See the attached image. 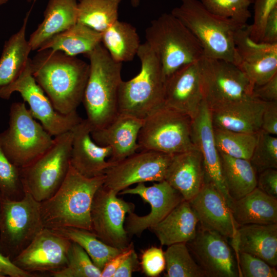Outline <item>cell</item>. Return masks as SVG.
<instances>
[{"label": "cell", "mask_w": 277, "mask_h": 277, "mask_svg": "<svg viewBox=\"0 0 277 277\" xmlns=\"http://www.w3.org/2000/svg\"><path fill=\"white\" fill-rule=\"evenodd\" d=\"M33 77L54 109L62 114L76 111L83 101L89 64L60 51H37L31 59Z\"/></svg>", "instance_id": "obj_1"}, {"label": "cell", "mask_w": 277, "mask_h": 277, "mask_svg": "<svg viewBox=\"0 0 277 277\" xmlns=\"http://www.w3.org/2000/svg\"><path fill=\"white\" fill-rule=\"evenodd\" d=\"M105 174L86 177L70 165L56 192L40 202L45 228L75 227L92 231L91 207L94 195L105 181Z\"/></svg>", "instance_id": "obj_2"}, {"label": "cell", "mask_w": 277, "mask_h": 277, "mask_svg": "<svg viewBox=\"0 0 277 277\" xmlns=\"http://www.w3.org/2000/svg\"><path fill=\"white\" fill-rule=\"evenodd\" d=\"M86 56L90 69L82 103L92 131L105 127L118 114L122 63L114 61L102 43Z\"/></svg>", "instance_id": "obj_3"}, {"label": "cell", "mask_w": 277, "mask_h": 277, "mask_svg": "<svg viewBox=\"0 0 277 277\" xmlns=\"http://www.w3.org/2000/svg\"><path fill=\"white\" fill-rule=\"evenodd\" d=\"M181 5L171 13L193 34L200 44L204 56L239 63L234 37L245 26L208 11L199 0H180Z\"/></svg>", "instance_id": "obj_4"}, {"label": "cell", "mask_w": 277, "mask_h": 277, "mask_svg": "<svg viewBox=\"0 0 277 277\" xmlns=\"http://www.w3.org/2000/svg\"><path fill=\"white\" fill-rule=\"evenodd\" d=\"M145 37L160 62L165 80L183 66L204 56L195 37L171 13L153 20L145 31Z\"/></svg>", "instance_id": "obj_5"}, {"label": "cell", "mask_w": 277, "mask_h": 277, "mask_svg": "<svg viewBox=\"0 0 277 277\" xmlns=\"http://www.w3.org/2000/svg\"><path fill=\"white\" fill-rule=\"evenodd\" d=\"M141 62L139 73L122 81L118 92V113L144 120L164 105L165 80L155 53L145 42L137 55Z\"/></svg>", "instance_id": "obj_6"}, {"label": "cell", "mask_w": 277, "mask_h": 277, "mask_svg": "<svg viewBox=\"0 0 277 277\" xmlns=\"http://www.w3.org/2000/svg\"><path fill=\"white\" fill-rule=\"evenodd\" d=\"M38 123L25 102L13 103L8 128L0 133V145L14 165L24 167L47 151L54 138Z\"/></svg>", "instance_id": "obj_7"}, {"label": "cell", "mask_w": 277, "mask_h": 277, "mask_svg": "<svg viewBox=\"0 0 277 277\" xmlns=\"http://www.w3.org/2000/svg\"><path fill=\"white\" fill-rule=\"evenodd\" d=\"M40 202L25 190L19 200L2 197L0 208V251L11 261L44 228Z\"/></svg>", "instance_id": "obj_8"}, {"label": "cell", "mask_w": 277, "mask_h": 277, "mask_svg": "<svg viewBox=\"0 0 277 277\" xmlns=\"http://www.w3.org/2000/svg\"><path fill=\"white\" fill-rule=\"evenodd\" d=\"M72 141L71 130L55 136L47 151L20 168L24 189L38 202L51 197L65 180L70 165Z\"/></svg>", "instance_id": "obj_9"}, {"label": "cell", "mask_w": 277, "mask_h": 277, "mask_svg": "<svg viewBox=\"0 0 277 277\" xmlns=\"http://www.w3.org/2000/svg\"><path fill=\"white\" fill-rule=\"evenodd\" d=\"M191 121L187 115L163 105L144 119L137 138L140 149L174 155L195 148Z\"/></svg>", "instance_id": "obj_10"}, {"label": "cell", "mask_w": 277, "mask_h": 277, "mask_svg": "<svg viewBox=\"0 0 277 277\" xmlns=\"http://www.w3.org/2000/svg\"><path fill=\"white\" fill-rule=\"evenodd\" d=\"M199 65L203 101L210 109L252 97L253 87L234 64L203 56Z\"/></svg>", "instance_id": "obj_11"}, {"label": "cell", "mask_w": 277, "mask_h": 277, "mask_svg": "<svg viewBox=\"0 0 277 277\" xmlns=\"http://www.w3.org/2000/svg\"><path fill=\"white\" fill-rule=\"evenodd\" d=\"M15 92L21 94L24 101L29 105V110L33 117L38 120L52 136L71 130L82 120L76 111L65 115L54 109L49 98L33 76L30 58L16 79L0 87V98L8 100Z\"/></svg>", "instance_id": "obj_12"}, {"label": "cell", "mask_w": 277, "mask_h": 277, "mask_svg": "<svg viewBox=\"0 0 277 277\" xmlns=\"http://www.w3.org/2000/svg\"><path fill=\"white\" fill-rule=\"evenodd\" d=\"M173 155L150 150L136 152L106 170L103 186L118 194L134 184L164 181Z\"/></svg>", "instance_id": "obj_13"}, {"label": "cell", "mask_w": 277, "mask_h": 277, "mask_svg": "<svg viewBox=\"0 0 277 277\" xmlns=\"http://www.w3.org/2000/svg\"><path fill=\"white\" fill-rule=\"evenodd\" d=\"M117 195L103 185L96 191L91 207V231L104 243L123 250L130 243L125 228L126 215L133 212L135 206Z\"/></svg>", "instance_id": "obj_14"}, {"label": "cell", "mask_w": 277, "mask_h": 277, "mask_svg": "<svg viewBox=\"0 0 277 277\" xmlns=\"http://www.w3.org/2000/svg\"><path fill=\"white\" fill-rule=\"evenodd\" d=\"M118 194L138 195L151 206L150 212L146 215L140 216L133 212L128 213L125 228L129 236H140L145 230L162 221L185 200L181 194L165 180L151 186H146L144 183H138L135 187L127 188Z\"/></svg>", "instance_id": "obj_15"}, {"label": "cell", "mask_w": 277, "mask_h": 277, "mask_svg": "<svg viewBox=\"0 0 277 277\" xmlns=\"http://www.w3.org/2000/svg\"><path fill=\"white\" fill-rule=\"evenodd\" d=\"M226 238L200 227L195 238L186 243L205 276H239L234 253Z\"/></svg>", "instance_id": "obj_16"}, {"label": "cell", "mask_w": 277, "mask_h": 277, "mask_svg": "<svg viewBox=\"0 0 277 277\" xmlns=\"http://www.w3.org/2000/svg\"><path fill=\"white\" fill-rule=\"evenodd\" d=\"M71 244L66 238L44 228L12 261L31 273L56 271L66 265Z\"/></svg>", "instance_id": "obj_17"}, {"label": "cell", "mask_w": 277, "mask_h": 277, "mask_svg": "<svg viewBox=\"0 0 277 277\" xmlns=\"http://www.w3.org/2000/svg\"><path fill=\"white\" fill-rule=\"evenodd\" d=\"M247 25L237 30L234 43L239 57L237 66L254 87L264 84L277 74V43L253 41Z\"/></svg>", "instance_id": "obj_18"}, {"label": "cell", "mask_w": 277, "mask_h": 277, "mask_svg": "<svg viewBox=\"0 0 277 277\" xmlns=\"http://www.w3.org/2000/svg\"><path fill=\"white\" fill-rule=\"evenodd\" d=\"M191 137L202 156L205 182L211 183L216 188L230 208L233 200L224 182L220 153L214 141L210 110L204 101L196 115L192 120Z\"/></svg>", "instance_id": "obj_19"}, {"label": "cell", "mask_w": 277, "mask_h": 277, "mask_svg": "<svg viewBox=\"0 0 277 277\" xmlns=\"http://www.w3.org/2000/svg\"><path fill=\"white\" fill-rule=\"evenodd\" d=\"M203 101L199 61L185 65L165 80L164 104L191 120Z\"/></svg>", "instance_id": "obj_20"}, {"label": "cell", "mask_w": 277, "mask_h": 277, "mask_svg": "<svg viewBox=\"0 0 277 277\" xmlns=\"http://www.w3.org/2000/svg\"><path fill=\"white\" fill-rule=\"evenodd\" d=\"M188 202L200 228L216 231L227 238H235L239 226L225 200L211 183L205 182L198 193Z\"/></svg>", "instance_id": "obj_21"}, {"label": "cell", "mask_w": 277, "mask_h": 277, "mask_svg": "<svg viewBox=\"0 0 277 277\" xmlns=\"http://www.w3.org/2000/svg\"><path fill=\"white\" fill-rule=\"evenodd\" d=\"M71 131V166L87 177L105 174L106 170L114 163L106 161L111 155V148L94 142L91 135V128L86 118L82 119Z\"/></svg>", "instance_id": "obj_22"}, {"label": "cell", "mask_w": 277, "mask_h": 277, "mask_svg": "<svg viewBox=\"0 0 277 277\" xmlns=\"http://www.w3.org/2000/svg\"><path fill=\"white\" fill-rule=\"evenodd\" d=\"M144 120L118 113L105 127L91 132L92 138L97 144L109 146L110 159L117 162L135 153L140 149L137 138Z\"/></svg>", "instance_id": "obj_23"}, {"label": "cell", "mask_w": 277, "mask_h": 277, "mask_svg": "<svg viewBox=\"0 0 277 277\" xmlns=\"http://www.w3.org/2000/svg\"><path fill=\"white\" fill-rule=\"evenodd\" d=\"M266 102L250 97L210 109L213 127L253 133L261 129Z\"/></svg>", "instance_id": "obj_24"}, {"label": "cell", "mask_w": 277, "mask_h": 277, "mask_svg": "<svg viewBox=\"0 0 277 277\" xmlns=\"http://www.w3.org/2000/svg\"><path fill=\"white\" fill-rule=\"evenodd\" d=\"M165 180L190 201L205 183V171L201 152L194 148L173 155Z\"/></svg>", "instance_id": "obj_25"}, {"label": "cell", "mask_w": 277, "mask_h": 277, "mask_svg": "<svg viewBox=\"0 0 277 277\" xmlns=\"http://www.w3.org/2000/svg\"><path fill=\"white\" fill-rule=\"evenodd\" d=\"M235 252H244L262 259L270 265L277 266V223L247 224L239 227L232 239Z\"/></svg>", "instance_id": "obj_26"}, {"label": "cell", "mask_w": 277, "mask_h": 277, "mask_svg": "<svg viewBox=\"0 0 277 277\" xmlns=\"http://www.w3.org/2000/svg\"><path fill=\"white\" fill-rule=\"evenodd\" d=\"M197 217L189 202L184 200L165 217L149 229L155 234L162 245L169 246L187 243L197 233Z\"/></svg>", "instance_id": "obj_27"}, {"label": "cell", "mask_w": 277, "mask_h": 277, "mask_svg": "<svg viewBox=\"0 0 277 277\" xmlns=\"http://www.w3.org/2000/svg\"><path fill=\"white\" fill-rule=\"evenodd\" d=\"M77 10L76 0H49L43 21L29 38L32 51L37 50L49 38L76 24Z\"/></svg>", "instance_id": "obj_28"}, {"label": "cell", "mask_w": 277, "mask_h": 277, "mask_svg": "<svg viewBox=\"0 0 277 277\" xmlns=\"http://www.w3.org/2000/svg\"><path fill=\"white\" fill-rule=\"evenodd\" d=\"M230 209L239 226L277 223V198L257 187L243 197L233 200Z\"/></svg>", "instance_id": "obj_29"}, {"label": "cell", "mask_w": 277, "mask_h": 277, "mask_svg": "<svg viewBox=\"0 0 277 277\" xmlns=\"http://www.w3.org/2000/svg\"><path fill=\"white\" fill-rule=\"evenodd\" d=\"M101 43V33L77 22L68 29L49 38L37 51L51 49L71 56L80 54L86 55Z\"/></svg>", "instance_id": "obj_30"}, {"label": "cell", "mask_w": 277, "mask_h": 277, "mask_svg": "<svg viewBox=\"0 0 277 277\" xmlns=\"http://www.w3.org/2000/svg\"><path fill=\"white\" fill-rule=\"evenodd\" d=\"M29 13L26 14L20 29L5 43L0 57V87L16 79L29 59L32 49L26 38Z\"/></svg>", "instance_id": "obj_31"}, {"label": "cell", "mask_w": 277, "mask_h": 277, "mask_svg": "<svg viewBox=\"0 0 277 277\" xmlns=\"http://www.w3.org/2000/svg\"><path fill=\"white\" fill-rule=\"evenodd\" d=\"M219 153L224 182L233 201L243 197L256 187L257 173L249 160Z\"/></svg>", "instance_id": "obj_32"}, {"label": "cell", "mask_w": 277, "mask_h": 277, "mask_svg": "<svg viewBox=\"0 0 277 277\" xmlns=\"http://www.w3.org/2000/svg\"><path fill=\"white\" fill-rule=\"evenodd\" d=\"M102 44L116 62L132 61L141 45L136 28L118 19L102 33Z\"/></svg>", "instance_id": "obj_33"}, {"label": "cell", "mask_w": 277, "mask_h": 277, "mask_svg": "<svg viewBox=\"0 0 277 277\" xmlns=\"http://www.w3.org/2000/svg\"><path fill=\"white\" fill-rule=\"evenodd\" d=\"M51 230L81 246L101 271L110 260L122 250L104 243L92 231L86 229L62 227Z\"/></svg>", "instance_id": "obj_34"}, {"label": "cell", "mask_w": 277, "mask_h": 277, "mask_svg": "<svg viewBox=\"0 0 277 277\" xmlns=\"http://www.w3.org/2000/svg\"><path fill=\"white\" fill-rule=\"evenodd\" d=\"M122 0H78L77 22L103 33L118 20Z\"/></svg>", "instance_id": "obj_35"}, {"label": "cell", "mask_w": 277, "mask_h": 277, "mask_svg": "<svg viewBox=\"0 0 277 277\" xmlns=\"http://www.w3.org/2000/svg\"><path fill=\"white\" fill-rule=\"evenodd\" d=\"M213 128L214 141L219 152L235 158L250 159L257 142L258 133H247Z\"/></svg>", "instance_id": "obj_36"}, {"label": "cell", "mask_w": 277, "mask_h": 277, "mask_svg": "<svg viewBox=\"0 0 277 277\" xmlns=\"http://www.w3.org/2000/svg\"><path fill=\"white\" fill-rule=\"evenodd\" d=\"M164 253L166 270L165 276H205L203 271L191 254L186 243L169 245Z\"/></svg>", "instance_id": "obj_37"}, {"label": "cell", "mask_w": 277, "mask_h": 277, "mask_svg": "<svg viewBox=\"0 0 277 277\" xmlns=\"http://www.w3.org/2000/svg\"><path fill=\"white\" fill-rule=\"evenodd\" d=\"M50 274L54 277H101V270L81 246L71 242L66 265Z\"/></svg>", "instance_id": "obj_38"}, {"label": "cell", "mask_w": 277, "mask_h": 277, "mask_svg": "<svg viewBox=\"0 0 277 277\" xmlns=\"http://www.w3.org/2000/svg\"><path fill=\"white\" fill-rule=\"evenodd\" d=\"M0 192L2 197L19 200L25 195L20 168L12 163L0 145Z\"/></svg>", "instance_id": "obj_39"}, {"label": "cell", "mask_w": 277, "mask_h": 277, "mask_svg": "<svg viewBox=\"0 0 277 277\" xmlns=\"http://www.w3.org/2000/svg\"><path fill=\"white\" fill-rule=\"evenodd\" d=\"M203 6L217 16L245 26L251 17L249 7L253 0H200Z\"/></svg>", "instance_id": "obj_40"}, {"label": "cell", "mask_w": 277, "mask_h": 277, "mask_svg": "<svg viewBox=\"0 0 277 277\" xmlns=\"http://www.w3.org/2000/svg\"><path fill=\"white\" fill-rule=\"evenodd\" d=\"M249 161L257 174L267 169H277L276 136L261 129Z\"/></svg>", "instance_id": "obj_41"}, {"label": "cell", "mask_w": 277, "mask_h": 277, "mask_svg": "<svg viewBox=\"0 0 277 277\" xmlns=\"http://www.w3.org/2000/svg\"><path fill=\"white\" fill-rule=\"evenodd\" d=\"M239 276L243 277H276L275 267L272 266L262 259L250 254L239 251Z\"/></svg>", "instance_id": "obj_42"}, {"label": "cell", "mask_w": 277, "mask_h": 277, "mask_svg": "<svg viewBox=\"0 0 277 277\" xmlns=\"http://www.w3.org/2000/svg\"><path fill=\"white\" fill-rule=\"evenodd\" d=\"M277 7V0H255L254 6L253 21L247 25L250 38L260 42L267 20L274 9Z\"/></svg>", "instance_id": "obj_43"}, {"label": "cell", "mask_w": 277, "mask_h": 277, "mask_svg": "<svg viewBox=\"0 0 277 277\" xmlns=\"http://www.w3.org/2000/svg\"><path fill=\"white\" fill-rule=\"evenodd\" d=\"M140 265L148 276L155 277L165 269V259L161 248L151 247L143 251Z\"/></svg>", "instance_id": "obj_44"}, {"label": "cell", "mask_w": 277, "mask_h": 277, "mask_svg": "<svg viewBox=\"0 0 277 277\" xmlns=\"http://www.w3.org/2000/svg\"><path fill=\"white\" fill-rule=\"evenodd\" d=\"M256 187L267 194L277 198V169H267L258 173Z\"/></svg>", "instance_id": "obj_45"}, {"label": "cell", "mask_w": 277, "mask_h": 277, "mask_svg": "<svg viewBox=\"0 0 277 277\" xmlns=\"http://www.w3.org/2000/svg\"><path fill=\"white\" fill-rule=\"evenodd\" d=\"M251 96L264 102H277V74L264 84L254 86Z\"/></svg>", "instance_id": "obj_46"}, {"label": "cell", "mask_w": 277, "mask_h": 277, "mask_svg": "<svg viewBox=\"0 0 277 277\" xmlns=\"http://www.w3.org/2000/svg\"><path fill=\"white\" fill-rule=\"evenodd\" d=\"M261 129L271 135H277V102L265 103Z\"/></svg>", "instance_id": "obj_47"}, {"label": "cell", "mask_w": 277, "mask_h": 277, "mask_svg": "<svg viewBox=\"0 0 277 277\" xmlns=\"http://www.w3.org/2000/svg\"><path fill=\"white\" fill-rule=\"evenodd\" d=\"M134 250L132 243L118 254L110 260L101 271V277H113V275L122 263Z\"/></svg>", "instance_id": "obj_48"}, {"label": "cell", "mask_w": 277, "mask_h": 277, "mask_svg": "<svg viewBox=\"0 0 277 277\" xmlns=\"http://www.w3.org/2000/svg\"><path fill=\"white\" fill-rule=\"evenodd\" d=\"M32 277V273L24 271L16 266L7 256L0 251V277Z\"/></svg>", "instance_id": "obj_49"}, {"label": "cell", "mask_w": 277, "mask_h": 277, "mask_svg": "<svg viewBox=\"0 0 277 277\" xmlns=\"http://www.w3.org/2000/svg\"><path fill=\"white\" fill-rule=\"evenodd\" d=\"M139 261L135 250L124 260L114 272L113 277H130L139 267Z\"/></svg>", "instance_id": "obj_50"}, {"label": "cell", "mask_w": 277, "mask_h": 277, "mask_svg": "<svg viewBox=\"0 0 277 277\" xmlns=\"http://www.w3.org/2000/svg\"><path fill=\"white\" fill-rule=\"evenodd\" d=\"M260 42L277 43V7L273 9L267 20Z\"/></svg>", "instance_id": "obj_51"}, {"label": "cell", "mask_w": 277, "mask_h": 277, "mask_svg": "<svg viewBox=\"0 0 277 277\" xmlns=\"http://www.w3.org/2000/svg\"><path fill=\"white\" fill-rule=\"evenodd\" d=\"M141 0H130L131 4L133 7H137L140 5Z\"/></svg>", "instance_id": "obj_52"}, {"label": "cell", "mask_w": 277, "mask_h": 277, "mask_svg": "<svg viewBox=\"0 0 277 277\" xmlns=\"http://www.w3.org/2000/svg\"><path fill=\"white\" fill-rule=\"evenodd\" d=\"M8 1L9 0H0V6L6 4Z\"/></svg>", "instance_id": "obj_53"}, {"label": "cell", "mask_w": 277, "mask_h": 277, "mask_svg": "<svg viewBox=\"0 0 277 277\" xmlns=\"http://www.w3.org/2000/svg\"><path fill=\"white\" fill-rule=\"evenodd\" d=\"M1 201H2V195L0 192V208H1Z\"/></svg>", "instance_id": "obj_54"}, {"label": "cell", "mask_w": 277, "mask_h": 277, "mask_svg": "<svg viewBox=\"0 0 277 277\" xmlns=\"http://www.w3.org/2000/svg\"><path fill=\"white\" fill-rule=\"evenodd\" d=\"M29 2H35L36 0H27Z\"/></svg>", "instance_id": "obj_55"}]
</instances>
